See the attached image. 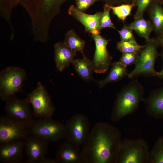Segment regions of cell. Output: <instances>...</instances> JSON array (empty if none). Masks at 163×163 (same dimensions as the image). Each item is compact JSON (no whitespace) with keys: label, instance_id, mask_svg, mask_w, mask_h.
I'll return each mask as SVG.
<instances>
[{"label":"cell","instance_id":"13","mask_svg":"<svg viewBox=\"0 0 163 163\" xmlns=\"http://www.w3.org/2000/svg\"><path fill=\"white\" fill-rule=\"evenodd\" d=\"M68 13L83 25L85 31L91 34H100L101 29L100 22L103 12L98 11L94 14H88L80 11L74 5H72L69 9Z\"/></svg>","mask_w":163,"mask_h":163},{"label":"cell","instance_id":"8","mask_svg":"<svg viewBox=\"0 0 163 163\" xmlns=\"http://www.w3.org/2000/svg\"><path fill=\"white\" fill-rule=\"evenodd\" d=\"M28 99L33 109V114L37 118L52 117L55 108L51 99L44 86L39 82L36 88L28 94Z\"/></svg>","mask_w":163,"mask_h":163},{"label":"cell","instance_id":"32","mask_svg":"<svg viewBox=\"0 0 163 163\" xmlns=\"http://www.w3.org/2000/svg\"><path fill=\"white\" fill-rule=\"evenodd\" d=\"M25 0H0L2 8L10 9L18 4H22Z\"/></svg>","mask_w":163,"mask_h":163},{"label":"cell","instance_id":"20","mask_svg":"<svg viewBox=\"0 0 163 163\" xmlns=\"http://www.w3.org/2000/svg\"><path fill=\"white\" fill-rule=\"evenodd\" d=\"M72 64L76 72L83 80L87 82L93 80L92 60L83 57L82 59H74Z\"/></svg>","mask_w":163,"mask_h":163},{"label":"cell","instance_id":"36","mask_svg":"<svg viewBox=\"0 0 163 163\" xmlns=\"http://www.w3.org/2000/svg\"><path fill=\"white\" fill-rule=\"evenodd\" d=\"M157 1L159 3L163 5V0H157Z\"/></svg>","mask_w":163,"mask_h":163},{"label":"cell","instance_id":"18","mask_svg":"<svg viewBox=\"0 0 163 163\" xmlns=\"http://www.w3.org/2000/svg\"><path fill=\"white\" fill-rule=\"evenodd\" d=\"M163 5L157 1L153 2L147 11L156 37H163Z\"/></svg>","mask_w":163,"mask_h":163},{"label":"cell","instance_id":"27","mask_svg":"<svg viewBox=\"0 0 163 163\" xmlns=\"http://www.w3.org/2000/svg\"><path fill=\"white\" fill-rule=\"evenodd\" d=\"M111 10L110 5L105 4L104 5V11L100 22L101 29L110 28L117 30L111 20L110 11Z\"/></svg>","mask_w":163,"mask_h":163},{"label":"cell","instance_id":"2","mask_svg":"<svg viewBox=\"0 0 163 163\" xmlns=\"http://www.w3.org/2000/svg\"><path fill=\"white\" fill-rule=\"evenodd\" d=\"M144 92L143 86L137 78L124 87L117 95L111 115V120L117 122L133 113L142 101Z\"/></svg>","mask_w":163,"mask_h":163},{"label":"cell","instance_id":"28","mask_svg":"<svg viewBox=\"0 0 163 163\" xmlns=\"http://www.w3.org/2000/svg\"><path fill=\"white\" fill-rule=\"evenodd\" d=\"M157 0H136V11L133 17L134 19L143 17L150 6Z\"/></svg>","mask_w":163,"mask_h":163},{"label":"cell","instance_id":"12","mask_svg":"<svg viewBox=\"0 0 163 163\" xmlns=\"http://www.w3.org/2000/svg\"><path fill=\"white\" fill-rule=\"evenodd\" d=\"M24 140V149L28 158L24 163H36L45 157L48 150L47 141L33 134H31Z\"/></svg>","mask_w":163,"mask_h":163},{"label":"cell","instance_id":"3","mask_svg":"<svg viewBox=\"0 0 163 163\" xmlns=\"http://www.w3.org/2000/svg\"><path fill=\"white\" fill-rule=\"evenodd\" d=\"M159 46L156 37L146 40L144 47L140 51L133 70L127 75L131 79L139 76H157L155 69V61L160 56L158 50Z\"/></svg>","mask_w":163,"mask_h":163},{"label":"cell","instance_id":"21","mask_svg":"<svg viewBox=\"0 0 163 163\" xmlns=\"http://www.w3.org/2000/svg\"><path fill=\"white\" fill-rule=\"evenodd\" d=\"M128 26L146 41L150 38V34L153 31L150 21L145 19L143 17L134 19V21Z\"/></svg>","mask_w":163,"mask_h":163},{"label":"cell","instance_id":"11","mask_svg":"<svg viewBox=\"0 0 163 163\" xmlns=\"http://www.w3.org/2000/svg\"><path fill=\"white\" fill-rule=\"evenodd\" d=\"M5 102V110L7 116L15 120L29 122L33 119L30 104L27 97L20 99L14 95Z\"/></svg>","mask_w":163,"mask_h":163},{"label":"cell","instance_id":"9","mask_svg":"<svg viewBox=\"0 0 163 163\" xmlns=\"http://www.w3.org/2000/svg\"><path fill=\"white\" fill-rule=\"evenodd\" d=\"M65 124L66 139L82 146L90 132L88 117L83 114H76L66 120Z\"/></svg>","mask_w":163,"mask_h":163},{"label":"cell","instance_id":"29","mask_svg":"<svg viewBox=\"0 0 163 163\" xmlns=\"http://www.w3.org/2000/svg\"><path fill=\"white\" fill-rule=\"evenodd\" d=\"M140 52L123 53L119 61L127 66L135 64L139 58Z\"/></svg>","mask_w":163,"mask_h":163},{"label":"cell","instance_id":"26","mask_svg":"<svg viewBox=\"0 0 163 163\" xmlns=\"http://www.w3.org/2000/svg\"><path fill=\"white\" fill-rule=\"evenodd\" d=\"M145 45L139 44L135 39L118 42L116 48L122 53L128 52H140Z\"/></svg>","mask_w":163,"mask_h":163},{"label":"cell","instance_id":"22","mask_svg":"<svg viewBox=\"0 0 163 163\" xmlns=\"http://www.w3.org/2000/svg\"><path fill=\"white\" fill-rule=\"evenodd\" d=\"M64 43L72 50L75 52H79L83 57L85 56L84 52L85 41L78 35L74 30L72 29L66 32Z\"/></svg>","mask_w":163,"mask_h":163},{"label":"cell","instance_id":"4","mask_svg":"<svg viewBox=\"0 0 163 163\" xmlns=\"http://www.w3.org/2000/svg\"><path fill=\"white\" fill-rule=\"evenodd\" d=\"M150 148L143 139L122 140L116 163H148Z\"/></svg>","mask_w":163,"mask_h":163},{"label":"cell","instance_id":"1","mask_svg":"<svg viewBox=\"0 0 163 163\" xmlns=\"http://www.w3.org/2000/svg\"><path fill=\"white\" fill-rule=\"evenodd\" d=\"M121 140L118 128L106 122L96 123L82 146V163H116Z\"/></svg>","mask_w":163,"mask_h":163},{"label":"cell","instance_id":"16","mask_svg":"<svg viewBox=\"0 0 163 163\" xmlns=\"http://www.w3.org/2000/svg\"><path fill=\"white\" fill-rule=\"evenodd\" d=\"M142 101L149 115L156 119H163V87L153 90Z\"/></svg>","mask_w":163,"mask_h":163},{"label":"cell","instance_id":"17","mask_svg":"<svg viewBox=\"0 0 163 163\" xmlns=\"http://www.w3.org/2000/svg\"><path fill=\"white\" fill-rule=\"evenodd\" d=\"M54 59L57 70L62 72L67 68L74 59L76 52L67 47L64 42L56 43L54 45Z\"/></svg>","mask_w":163,"mask_h":163},{"label":"cell","instance_id":"25","mask_svg":"<svg viewBox=\"0 0 163 163\" xmlns=\"http://www.w3.org/2000/svg\"><path fill=\"white\" fill-rule=\"evenodd\" d=\"M135 6L136 4L135 3L123 4L116 6L110 5L113 14L123 22L131 14L132 9Z\"/></svg>","mask_w":163,"mask_h":163},{"label":"cell","instance_id":"33","mask_svg":"<svg viewBox=\"0 0 163 163\" xmlns=\"http://www.w3.org/2000/svg\"><path fill=\"white\" fill-rule=\"evenodd\" d=\"M104 2L110 5H118L123 4L136 3V0H97Z\"/></svg>","mask_w":163,"mask_h":163},{"label":"cell","instance_id":"31","mask_svg":"<svg viewBox=\"0 0 163 163\" xmlns=\"http://www.w3.org/2000/svg\"><path fill=\"white\" fill-rule=\"evenodd\" d=\"M75 1L77 8L84 13L90 6L97 2V0H76Z\"/></svg>","mask_w":163,"mask_h":163},{"label":"cell","instance_id":"23","mask_svg":"<svg viewBox=\"0 0 163 163\" xmlns=\"http://www.w3.org/2000/svg\"><path fill=\"white\" fill-rule=\"evenodd\" d=\"M148 163H163V136H159L150 151Z\"/></svg>","mask_w":163,"mask_h":163},{"label":"cell","instance_id":"14","mask_svg":"<svg viewBox=\"0 0 163 163\" xmlns=\"http://www.w3.org/2000/svg\"><path fill=\"white\" fill-rule=\"evenodd\" d=\"M25 140H19L0 143V161L20 163L23 157Z\"/></svg>","mask_w":163,"mask_h":163},{"label":"cell","instance_id":"30","mask_svg":"<svg viewBox=\"0 0 163 163\" xmlns=\"http://www.w3.org/2000/svg\"><path fill=\"white\" fill-rule=\"evenodd\" d=\"M117 30L118 32L121 41H126L135 39L133 30L128 25H125L120 30Z\"/></svg>","mask_w":163,"mask_h":163},{"label":"cell","instance_id":"24","mask_svg":"<svg viewBox=\"0 0 163 163\" xmlns=\"http://www.w3.org/2000/svg\"><path fill=\"white\" fill-rule=\"evenodd\" d=\"M69 0H30L36 7L41 6L47 8L55 14L59 12L63 3Z\"/></svg>","mask_w":163,"mask_h":163},{"label":"cell","instance_id":"7","mask_svg":"<svg viewBox=\"0 0 163 163\" xmlns=\"http://www.w3.org/2000/svg\"><path fill=\"white\" fill-rule=\"evenodd\" d=\"M30 134V122L0 116V143L25 140Z\"/></svg>","mask_w":163,"mask_h":163},{"label":"cell","instance_id":"5","mask_svg":"<svg viewBox=\"0 0 163 163\" xmlns=\"http://www.w3.org/2000/svg\"><path fill=\"white\" fill-rule=\"evenodd\" d=\"M26 77L25 71L16 66L5 68L0 72V98L6 101L18 92L21 91Z\"/></svg>","mask_w":163,"mask_h":163},{"label":"cell","instance_id":"19","mask_svg":"<svg viewBox=\"0 0 163 163\" xmlns=\"http://www.w3.org/2000/svg\"><path fill=\"white\" fill-rule=\"evenodd\" d=\"M127 66L119 61L112 64V66L106 77L99 82L98 84L100 88L107 84L118 81L128 75Z\"/></svg>","mask_w":163,"mask_h":163},{"label":"cell","instance_id":"15","mask_svg":"<svg viewBox=\"0 0 163 163\" xmlns=\"http://www.w3.org/2000/svg\"><path fill=\"white\" fill-rule=\"evenodd\" d=\"M81 146L66 139L59 146L55 159L57 163H82Z\"/></svg>","mask_w":163,"mask_h":163},{"label":"cell","instance_id":"10","mask_svg":"<svg viewBox=\"0 0 163 163\" xmlns=\"http://www.w3.org/2000/svg\"><path fill=\"white\" fill-rule=\"evenodd\" d=\"M91 37L95 46L92 60L94 71L96 73H104L112 64V57L107 49L110 40L105 39L100 34H91Z\"/></svg>","mask_w":163,"mask_h":163},{"label":"cell","instance_id":"34","mask_svg":"<svg viewBox=\"0 0 163 163\" xmlns=\"http://www.w3.org/2000/svg\"><path fill=\"white\" fill-rule=\"evenodd\" d=\"M160 56L161 57L163 62V48H162L160 54ZM157 76L160 79L163 80V67L161 71L157 72Z\"/></svg>","mask_w":163,"mask_h":163},{"label":"cell","instance_id":"35","mask_svg":"<svg viewBox=\"0 0 163 163\" xmlns=\"http://www.w3.org/2000/svg\"><path fill=\"white\" fill-rule=\"evenodd\" d=\"M159 46L163 48V37L157 38Z\"/></svg>","mask_w":163,"mask_h":163},{"label":"cell","instance_id":"6","mask_svg":"<svg viewBox=\"0 0 163 163\" xmlns=\"http://www.w3.org/2000/svg\"><path fill=\"white\" fill-rule=\"evenodd\" d=\"M31 134L38 135L48 142H57L66 138L65 123L52 117L33 119L30 122Z\"/></svg>","mask_w":163,"mask_h":163}]
</instances>
